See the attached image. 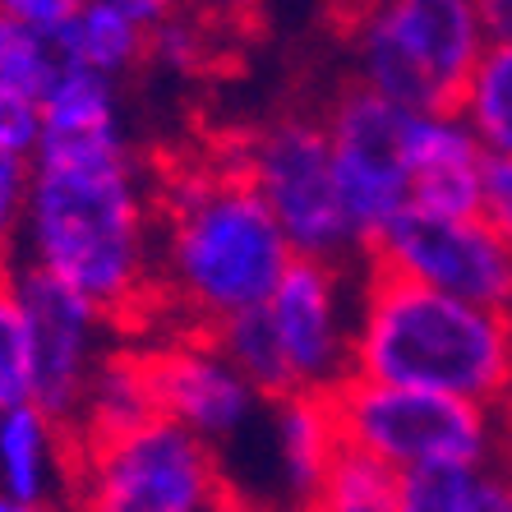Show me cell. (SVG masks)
Segmentation results:
<instances>
[{
  "instance_id": "1",
  "label": "cell",
  "mask_w": 512,
  "mask_h": 512,
  "mask_svg": "<svg viewBox=\"0 0 512 512\" xmlns=\"http://www.w3.org/2000/svg\"><path fill=\"white\" fill-rule=\"evenodd\" d=\"M153 185L157 300L180 333H213L259 310L291 268V245L222 148L162 162Z\"/></svg>"
},
{
  "instance_id": "2",
  "label": "cell",
  "mask_w": 512,
  "mask_h": 512,
  "mask_svg": "<svg viewBox=\"0 0 512 512\" xmlns=\"http://www.w3.org/2000/svg\"><path fill=\"white\" fill-rule=\"evenodd\" d=\"M19 259L84 296L130 337L162 310L157 300L153 185L139 157L33 162V199Z\"/></svg>"
},
{
  "instance_id": "3",
  "label": "cell",
  "mask_w": 512,
  "mask_h": 512,
  "mask_svg": "<svg viewBox=\"0 0 512 512\" xmlns=\"http://www.w3.org/2000/svg\"><path fill=\"white\" fill-rule=\"evenodd\" d=\"M351 379L508 411L512 319L360 263Z\"/></svg>"
},
{
  "instance_id": "4",
  "label": "cell",
  "mask_w": 512,
  "mask_h": 512,
  "mask_svg": "<svg viewBox=\"0 0 512 512\" xmlns=\"http://www.w3.org/2000/svg\"><path fill=\"white\" fill-rule=\"evenodd\" d=\"M351 84L411 116L462 107L471 70L489 47L476 0H379L337 14Z\"/></svg>"
},
{
  "instance_id": "5",
  "label": "cell",
  "mask_w": 512,
  "mask_h": 512,
  "mask_svg": "<svg viewBox=\"0 0 512 512\" xmlns=\"http://www.w3.org/2000/svg\"><path fill=\"white\" fill-rule=\"evenodd\" d=\"M328 402L342 448L374 457L397 476L420 466H499L512 448V411L499 406L365 379H346Z\"/></svg>"
},
{
  "instance_id": "6",
  "label": "cell",
  "mask_w": 512,
  "mask_h": 512,
  "mask_svg": "<svg viewBox=\"0 0 512 512\" xmlns=\"http://www.w3.org/2000/svg\"><path fill=\"white\" fill-rule=\"evenodd\" d=\"M222 153L250 180V190L273 213L296 259L360 263L337 194L333 143L319 111H277L240 139H227Z\"/></svg>"
},
{
  "instance_id": "7",
  "label": "cell",
  "mask_w": 512,
  "mask_h": 512,
  "mask_svg": "<svg viewBox=\"0 0 512 512\" xmlns=\"http://www.w3.org/2000/svg\"><path fill=\"white\" fill-rule=\"evenodd\" d=\"M70 512H240L222 457L171 420L74 448Z\"/></svg>"
},
{
  "instance_id": "8",
  "label": "cell",
  "mask_w": 512,
  "mask_h": 512,
  "mask_svg": "<svg viewBox=\"0 0 512 512\" xmlns=\"http://www.w3.org/2000/svg\"><path fill=\"white\" fill-rule=\"evenodd\" d=\"M319 116L328 143H333V171L346 227H351L356 254L365 263L397 217L411 213V171H406L411 111L342 79Z\"/></svg>"
},
{
  "instance_id": "9",
  "label": "cell",
  "mask_w": 512,
  "mask_h": 512,
  "mask_svg": "<svg viewBox=\"0 0 512 512\" xmlns=\"http://www.w3.org/2000/svg\"><path fill=\"white\" fill-rule=\"evenodd\" d=\"M356 305V263L291 259L273 296L263 300V319L273 328L291 397H333L351 379Z\"/></svg>"
},
{
  "instance_id": "10",
  "label": "cell",
  "mask_w": 512,
  "mask_h": 512,
  "mask_svg": "<svg viewBox=\"0 0 512 512\" xmlns=\"http://www.w3.org/2000/svg\"><path fill=\"white\" fill-rule=\"evenodd\" d=\"M365 263L512 319V245L485 217L443 222L402 213Z\"/></svg>"
},
{
  "instance_id": "11",
  "label": "cell",
  "mask_w": 512,
  "mask_h": 512,
  "mask_svg": "<svg viewBox=\"0 0 512 512\" xmlns=\"http://www.w3.org/2000/svg\"><path fill=\"white\" fill-rule=\"evenodd\" d=\"M10 286L19 296V310L28 323V351H33V406H42L51 420L70 429L74 411L84 402L88 374L102 360L116 328L74 296L70 286L51 282L33 263H10Z\"/></svg>"
},
{
  "instance_id": "12",
  "label": "cell",
  "mask_w": 512,
  "mask_h": 512,
  "mask_svg": "<svg viewBox=\"0 0 512 512\" xmlns=\"http://www.w3.org/2000/svg\"><path fill=\"white\" fill-rule=\"evenodd\" d=\"M143 351L153 374L157 416L208 443L217 457L268 416V402L240 379V370L217 351L208 333L171 328L167 337L143 342Z\"/></svg>"
},
{
  "instance_id": "13",
  "label": "cell",
  "mask_w": 512,
  "mask_h": 512,
  "mask_svg": "<svg viewBox=\"0 0 512 512\" xmlns=\"http://www.w3.org/2000/svg\"><path fill=\"white\" fill-rule=\"evenodd\" d=\"M125 84L107 74L60 65L56 84L47 88L42 107V143L33 162H107L130 157L134 143L125 130Z\"/></svg>"
},
{
  "instance_id": "14",
  "label": "cell",
  "mask_w": 512,
  "mask_h": 512,
  "mask_svg": "<svg viewBox=\"0 0 512 512\" xmlns=\"http://www.w3.org/2000/svg\"><path fill=\"white\" fill-rule=\"evenodd\" d=\"M0 494L47 512H70L74 503L70 429L33 402L0 411Z\"/></svg>"
},
{
  "instance_id": "15",
  "label": "cell",
  "mask_w": 512,
  "mask_h": 512,
  "mask_svg": "<svg viewBox=\"0 0 512 512\" xmlns=\"http://www.w3.org/2000/svg\"><path fill=\"white\" fill-rule=\"evenodd\" d=\"M268 453H273L277 512H310L323 480L342 453V434L328 397H282L268 402Z\"/></svg>"
},
{
  "instance_id": "16",
  "label": "cell",
  "mask_w": 512,
  "mask_h": 512,
  "mask_svg": "<svg viewBox=\"0 0 512 512\" xmlns=\"http://www.w3.org/2000/svg\"><path fill=\"white\" fill-rule=\"evenodd\" d=\"M176 10L167 0H79L60 28L56 51L65 65L107 74L116 84L148 70V37Z\"/></svg>"
},
{
  "instance_id": "17",
  "label": "cell",
  "mask_w": 512,
  "mask_h": 512,
  "mask_svg": "<svg viewBox=\"0 0 512 512\" xmlns=\"http://www.w3.org/2000/svg\"><path fill=\"white\" fill-rule=\"evenodd\" d=\"M148 420H157L148 351L134 337H116L93 365V374H88L84 402H79V411L70 420V439L74 448H93V443L125 439Z\"/></svg>"
},
{
  "instance_id": "18",
  "label": "cell",
  "mask_w": 512,
  "mask_h": 512,
  "mask_svg": "<svg viewBox=\"0 0 512 512\" xmlns=\"http://www.w3.org/2000/svg\"><path fill=\"white\" fill-rule=\"evenodd\" d=\"M457 116L471 125L485 157H512V42H489Z\"/></svg>"
},
{
  "instance_id": "19",
  "label": "cell",
  "mask_w": 512,
  "mask_h": 512,
  "mask_svg": "<svg viewBox=\"0 0 512 512\" xmlns=\"http://www.w3.org/2000/svg\"><path fill=\"white\" fill-rule=\"evenodd\" d=\"M499 466H420L397 476V512H489Z\"/></svg>"
},
{
  "instance_id": "20",
  "label": "cell",
  "mask_w": 512,
  "mask_h": 512,
  "mask_svg": "<svg viewBox=\"0 0 512 512\" xmlns=\"http://www.w3.org/2000/svg\"><path fill=\"white\" fill-rule=\"evenodd\" d=\"M310 512H397V471L342 448Z\"/></svg>"
},
{
  "instance_id": "21",
  "label": "cell",
  "mask_w": 512,
  "mask_h": 512,
  "mask_svg": "<svg viewBox=\"0 0 512 512\" xmlns=\"http://www.w3.org/2000/svg\"><path fill=\"white\" fill-rule=\"evenodd\" d=\"M60 65H65V60H60L56 42L28 33V28L10 24V19L0 14V84H10L14 93L42 102L47 88L56 84Z\"/></svg>"
},
{
  "instance_id": "22",
  "label": "cell",
  "mask_w": 512,
  "mask_h": 512,
  "mask_svg": "<svg viewBox=\"0 0 512 512\" xmlns=\"http://www.w3.org/2000/svg\"><path fill=\"white\" fill-rule=\"evenodd\" d=\"M24 402H33V351H28V323L5 268L0 273V411Z\"/></svg>"
},
{
  "instance_id": "23",
  "label": "cell",
  "mask_w": 512,
  "mask_h": 512,
  "mask_svg": "<svg viewBox=\"0 0 512 512\" xmlns=\"http://www.w3.org/2000/svg\"><path fill=\"white\" fill-rule=\"evenodd\" d=\"M213 60V28L194 10H171L153 37H148V65L171 74H199Z\"/></svg>"
},
{
  "instance_id": "24",
  "label": "cell",
  "mask_w": 512,
  "mask_h": 512,
  "mask_svg": "<svg viewBox=\"0 0 512 512\" xmlns=\"http://www.w3.org/2000/svg\"><path fill=\"white\" fill-rule=\"evenodd\" d=\"M28 199H33V157L0 153V273L19 263L24 250Z\"/></svg>"
},
{
  "instance_id": "25",
  "label": "cell",
  "mask_w": 512,
  "mask_h": 512,
  "mask_svg": "<svg viewBox=\"0 0 512 512\" xmlns=\"http://www.w3.org/2000/svg\"><path fill=\"white\" fill-rule=\"evenodd\" d=\"M42 143V107L33 97L14 93L10 84H0V153L33 157Z\"/></svg>"
},
{
  "instance_id": "26",
  "label": "cell",
  "mask_w": 512,
  "mask_h": 512,
  "mask_svg": "<svg viewBox=\"0 0 512 512\" xmlns=\"http://www.w3.org/2000/svg\"><path fill=\"white\" fill-rule=\"evenodd\" d=\"M74 5H79V0H0V14H5L10 24H19V28H28V33L56 42L60 28L70 24Z\"/></svg>"
},
{
  "instance_id": "27",
  "label": "cell",
  "mask_w": 512,
  "mask_h": 512,
  "mask_svg": "<svg viewBox=\"0 0 512 512\" xmlns=\"http://www.w3.org/2000/svg\"><path fill=\"white\" fill-rule=\"evenodd\" d=\"M485 222L512 245V157H489V167H485Z\"/></svg>"
},
{
  "instance_id": "28",
  "label": "cell",
  "mask_w": 512,
  "mask_h": 512,
  "mask_svg": "<svg viewBox=\"0 0 512 512\" xmlns=\"http://www.w3.org/2000/svg\"><path fill=\"white\" fill-rule=\"evenodd\" d=\"M489 42H512V0H480Z\"/></svg>"
},
{
  "instance_id": "29",
  "label": "cell",
  "mask_w": 512,
  "mask_h": 512,
  "mask_svg": "<svg viewBox=\"0 0 512 512\" xmlns=\"http://www.w3.org/2000/svg\"><path fill=\"white\" fill-rule=\"evenodd\" d=\"M489 512H512V448L499 462V485H494V508Z\"/></svg>"
},
{
  "instance_id": "30",
  "label": "cell",
  "mask_w": 512,
  "mask_h": 512,
  "mask_svg": "<svg viewBox=\"0 0 512 512\" xmlns=\"http://www.w3.org/2000/svg\"><path fill=\"white\" fill-rule=\"evenodd\" d=\"M0 512H47V508H28V503H14V499L0 494Z\"/></svg>"
}]
</instances>
